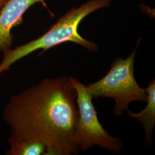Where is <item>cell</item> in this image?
Returning a JSON list of instances; mask_svg holds the SVG:
<instances>
[{
    "instance_id": "cell-1",
    "label": "cell",
    "mask_w": 155,
    "mask_h": 155,
    "mask_svg": "<svg viewBox=\"0 0 155 155\" xmlns=\"http://www.w3.org/2000/svg\"><path fill=\"white\" fill-rule=\"evenodd\" d=\"M76 98L70 78H45L12 95L2 118L11 136L44 144L45 155L77 154L73 140L78 117Z\"/></svg>"
},
{
    "instance_id": "cell-2",
    "label": "cell",
    "mask_w": 155,
    "mask_h": 155,
    "mask_svg": "<svg viewBox=\"0 0 155 155\" xmlns=\"http://www.w3.org/2000/svg\"><path fill=\"white\" fill-rule=\"evenodd\" d=\"M112 0H90L78 8H72L61 17L50 29L37 39L15 49L4 52L0 62V75L9 71L12 66L22 58L39 50L45 52L66 42L81 45L91 52H96L98 47L95 43L83 38L78 29L82 20L90 13L110 5Z\"/></svg>"
},
{
    "instance_id": "cell-3",
    "label": "cell",
    "mask_w": 155,
    "mask_h": 155,
    "mask_svg": "<svg viewBox=\"0 0 155 155\" xmlns=\"http://www.w3.org/2000/svg\"><path fill=\"white\" fill-rule=\"evenodd\" d=\"M139 43L140 41L127 58H117L105 77L86 86L93 98L109 97L114 100V114L116 116H120L124 111L128 110L129 105L132 102H147V101L145 89L139 86L134 75V59Z\"/></svg>"
},
{
    "instance_id": "cell-4",
    "label": "cell",
    "mask_w": 155,
    "mask_h": 155,
    "mask_svg": "<svg viewBox=\"0 0 155 155\" xmlns=\"http://www.w3.org/2000/svg\"><path fill=\"white\" fill-rule=\"evenodd\" d=\"M70 79L77 92L78 117L73 140L79 151L97 145L114 153H120L124 147L121 140L111 136L101 124L86 86L75 78Z\"/></svg>"
},
{
    "instance_id": "cell-5",
    "label": "cell",
    "mask_w": 155,
    "mask_h": 155,
    "mask_svg": "<svg viewBox=\"0 0 155 155\" xmlns=\"http://www.w3.org/2000/svg\"><path fill=\"white\" fill-rule=\"evenodd\" d=\"M48 9L45 0H8L0 11V52L11 49L12 28L21 24L23 15L36 3Z\"/></svg>"
},
{
    "instance_id": "cell-6",
    "label": "cell",
    "mask_w": 155,
    "mask_h": 155,
    "mask_svg": "<svg viewBox=\"0 0 155 155\" xmlns=\"http://www.w3.org/2000/svg\"><path fill=\"white\" fill-rule=\"evenodd\" d=\"M147 93V105L139 113H133L127 110L129 116L140 122L145 133V143L148 146L152 141V133L155 125V80L153 79L145 89Z\"/></svg>"
},
{
    "instance_id": "cell-7",
    "label": "cell",
    "mask_w": 155,
    "mask_h": 155,
    "mask_svg": "<svg viewBox=\"0 0 155 155\" xmlns=\"http://www.w3.org/2000/svg\"><path fill=\"white\" fill-rule=\"evenodd\" d=\"M8 144L9 149L6 155H45V152L44 144L12 136L8 139Z\"/></svg>"
},
{
    "instance_id": "cell-8",
    "label": "cell",
    "mask_w": 155,
    "mask_h": 155,
    "mask_svg": "<svg viewBox=\"0 0 155 155\" xmlns=\"http://www.w3.org/2000/svg\"><path fill=\"white\" fill-rule=\"evenodd\" d=\"M8 0H0V11L2 9V8L3 7V6L4 5V4H5Z\"/></svg>"
}]
</instances>
